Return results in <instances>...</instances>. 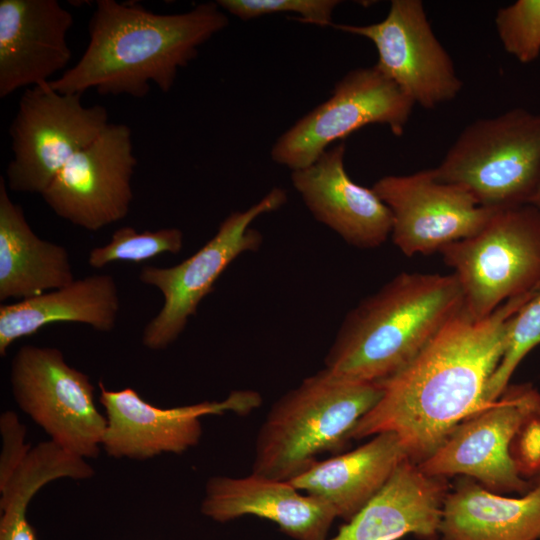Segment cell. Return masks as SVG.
Masks as SVG:
<instances>
[{
	"mask_svg": "<svg viewBox=\"0 0 540 540\" xmlns=\"http://www.w3.org/2000/svg\"><path fill=\"white\" fill-rule=\"evenodd\" d=\"M24 436L3 438L0 456V540H37L27 519L33 496L47 483L60 479H89L94 469L51 440L34 447Z\"/></svg>",
	"mask_w": 540,
	"mask_h": 540,
	"instance_id": "21",
	"label": "cell"
},
{
	"mask_svg": "<svg viewBox=\"0 0 540 540\" xmlns=\"http://www.w3.org/2000/svg\"><path fill=\"white\" fill-rule=\"evenodd\" d=\"M372 189L392 216L391 239L408 257L440 252L478 232L497 211L463 188L440 180L434 168L378 179Z\"/></svg>",
	"mask_w": 540,
	"mask_h": 540,
	"instance_id": "14",
	"label": "cell"
},
{
	"mask_svg": "<svg viewBox=\"0 0 540 540\" xmlns=\"http://www.w3.org/2000/svg\"><path fill=\"white\" fill-rule=\"evenodd\" d=\"M73 21L57 0L0 1V98L48 83L66 68Z\"/></svg>",
	"mask_w": 540,
	"mask_h": 540,
	"instance_id": "16",
	"label": "cell"
},
{
	"mask_svg": "<svg viewBox=\"0 0 540 540\" xmlns=\"http://www.w3.org/2000/svg\"><path fill=\"white\" fill-rule=\"evenodd\" d=\"M286 199L283 189L274 188L247 210L228 215L216 234L181 263L166 268H141L139 280L155 287L163 296L162 308L142 333L146 348L163 350L178 339L225 269L242 253L260 247L262 236L250 227L251 223L260 215L280 208Z\"/></svg>",
	"mask_w": 540,
	"mask_h": 540,
	"instance_id": "9",
	"label": "cell"
},
{
	"mask_svg": "<svg viewBox=\"0 0 540 540\" xmlns=\"http://www.w3.org/2000/svg\"><path fill=\"white\" fill-rule=\"evenodd\" d=\"M217 4L241 20L247 21L277 13H295L294 19L321 27L332 26V15L339 0H218Z\"/></svg>",
	"mask_w": 540,
	"mask_h": 540,
	"instance_id": "28",
	"label": "cell"
},
{
	"mask_svg": "<svg viewBox=\"0 0 540 540\" xmlns=\"http://www.w3.org/2000/svg\"><path fill=\"white\" fill-rule=\"evenodd\" d=\"M510 453L522 478L530 481L540 472V407L521 424L512 440Z\"/></svg>",
	"mask_w": 540,
	"mask_h": 540,
	"instance_id": "29",
	"label": "cell"
},
{
	"mask_svg": "<svg viewBox=\"0 0 540 540\" xmlns=\"http://www.w3.org/2000/svg\"><path fill=\"white\" fill-rule=\"evenodd\" d=\"M229 24L217 2L160 14L140 4L99 0L90 18L89 42L77 63L52 79L62 93L146 96L152 84L173 87L199 47Z\"/></svg>",
	"mask_w": 540,
	"mask_h": 540,
	"instance_id": "2",
	"label": "cell"
},
{
	"mask_svg": "<svg viewBox=\"0 0 540 540\" xmlns=\"http://www.w3.org/2000/svg\"><path fill=\"white\" fill-rule=\"evenodd\" d=\"M498 38L505 51L522 64L540 56V0H517L495 16Z\"/></svg>",
	"mask_w": 540,
	"mask_h": 540,
	"instance_id": "27",
	"label": "cell"
},
{
	"mask_svg": "<svg viewBox=\"0 0 540 540\" xmlns=\"http://www.w3.org/2000/svg\"><path fill=\"white\" fill-rule=\"evenodd\" d=\"M81 97L59 92L49 82L22 94L9 127L13 156L5 181L10 190L41 195L68 160L110 125L104 106H85Z\"/></svg>",
	"mask_w": 540,
	"mask_h": 540,
	"instance_id": "7",
	"label": "cell"
},
{
	"mask_svg": "<svg viewBox=\"0 0 540 540\" xmlns=\"http://www.w3.org/2000/svg\"><path fill=\"white\" fill-rule=\"evenodd\" d=\"M530 204L533 205L534 207H536L538 210H540V186L538 187V189H537L534 197L532 198Z\"/></svg>",
	"mask_w": 540,
	"mask_h": 540,
	"instance_id": "30",
	"label": "cell"
},
{
	"mask_svg": "<svg viewBox=\"0 0 540 540\" xmlns=\"http://www.w3.org/2000/svg\"><path fill=\"white\" fill-rule=\"evenodd\" d=\"M475 320L505 302L540 290V210L531 204L497 210L475 234L440 251Z\"/></svg>",
	"mask_w": 540,
	"mask_h": 540,
	"instance_id": "6",
	"label": "cell"
},
{
	"mask_svg": "<svg viewBox=\"0 0 540 540\" xmlns=\"http://www.w3.org/2000/svg\"><path fill=\"white\" fill-rule=\"evenodd\" d=\"M345 151L344 142L328 148L310 166L292 171V184L314 218L348 244L379 247L391 235V212L372 188L349 177Z\"/></svg>",
	"mask_w": 540,
	"mask_h": 540,
	"instance_id": "17",
	"label": "cell"
},
{
	"mask_svg": "<svg viewBox=\"0 0 540 540\" xmlns=\"http://www.w3.org/2000/svg\"><path fill=\"white\" fill-rule=\"evenodd\" d=\"M99 387L107 420L102 447L114 458L144 460L183 453L198 444L203 416L244 413L260 403L255 392L234 391L221 402L161 408L146 402L133 388L108 390L101 381Z\"/></svg>",
	"mask_w": 540,
	"mask_h": 540,
	"instance_id": "15",
	"label": "cell"
},
{
	"mask_svg": "<svg viewBox=\"0 0 540 540\" xmlns=\"http://www.w3.org/2000/svg\"><path fill=\"white\" fill-rule=\"evenodd\" d=\"M538 407L540 392L533 385H508L496 401L459 423L418 467L434 477H469L497 494H526L531 483L518 473L510 447Z\"/></svg>",
	"mask_w": 540,
	"mask_h": 540,
	"instance_id": "11",
	"label": "cell"
},
{
	"mask_svg": "<svg viewBox=\"0 0 540 540\" xmlns=\"http://www.w3.org/2000/svg\"><path fill=\"white\" fill-rule=\"evenodd\" d=\"M380 382H355L323 369L280 397L256 439L252 473L290 481L323 453L342 449L382 396Z\"/></svg>",
	"mask_w": 540,
	"mask_h": 540,
	"instance_id": "4",
	"label": "cell"
},
{
	"mask_svg": "<svg viewBox=\"0 0 540 540\" xmlns=\"http://www.w3.org/2000/svg\"><path fill=\"white\" fill-rule=\"evenodd\" d=\"M448 491L447 478L429 476L406 459L335 536L324 540H398L409 534L436 540Z\"/></svg>",
	"mask_w": 540,
	"mask_h": 540,
	"instance_id": "19",
	"label": "cell"
},
{
	"mask_svg": "<svg viewBox=\"0 0 540 540\" xmlns=\"http://www.w3.org/2000/svg\"><path fill=\"white\" fill-rule=\"evenodd\" d=\"M10 384L18 407L52 442L83 459L98 456L106 416L96 406L88 375L70 366L60 349L20 347L11 361Z\"/></svg>",
	"mask_w": 540,
	"mask_h": 540,
	"instance_id": "8",
	"label": "cell"
},
{
	"mask_svg": "<svg viewBox=\"0 0 540 540\" xmlns=\"http://www.w3.org/2000/svg\"><path fill=\"white\" fill-rule=\"evenodd\" d=\"M332 27L370 40L378 54L375 66L414 104L436 108L455 99L463 87L420 0H392L386 17L373 24Z\"/></svg>",
	"mask_w": 540,
	"mask_h": 540,
	"instance_id": "12",
	"label": "cell"
},
{
	"mask_svg": "<svg viewBox=\"0 0 540 540\" xmlns=\"http://www.w3.org/2000/svg\"><path fill=\"white\" fill-rule=\"evenodd\" d=\"M136 165L130 128L110 123L68 160L41 196L58 217L98 231L129 213Z\"/></svg>",
	"mask_w": 540,
	"mask_h": 540,
	"instance_id": "13",
	"label": "cell"
},
{
	"mask_svg": "<svg viewBox=\"0 0 540 540\" xmlns=\"http://www.w3.org/2000/svg\"><path fill=\"white\" fill-rule=\"evenodd\" d=\"M201 512L217 522L254 515L276 523L295 540H324L333 509L324 501L302 494L289 481L251 473L245 477L216 476L208 480Z\"/></svg>",
	"mask_w": 540,
	"mask_h": 540,
	"instance_id": "18",
	"label": "cell"
},
{
	"mask_svg": "<svg viewBox=\"0 0 540 540\" xmlns=\"http://www.w3.org/2000/svg\"><path fill=\"white\" fill-rule=\"evenodd\" d=\"M532 488H540V472L530 480Z\"/></svg>",
	"mask_w": 540,
	"mask_h": 540,
	"instance_id": "31",
	"label": "cell"
},
{
	"mask_svg": "<svg viewBox=\"0 0 540 540\" xmlns=\"http://www.w3.org/2000/svg\"><path fill=\"white\" fill-rule=\"evenodd\" d=\"M120 311L118 285L112 275L95 274L38 296L0 306V355L16 340L55 322H76L108 333Z\"/></svg>",
	"mask_w": 540,
	"mask_h": 540,
	"instance_id": "22",
	"label": "cell"
},
{
	"mask_svg": "<svg viewBox=\"0 0 540 540\" xmlns=\"http://www.w3.org/2000/svg\"><path fill=\"white\" fill-rule=\"evenodd\" d=\"M462 308L453 273H400L346 315L325 369L349 381L385 380L409 364Z\"/></svg>",
	"mask_w": 540,
	"mask_h": 540,
	"instance_id": "3",
	"label": "cell"
},
{
	"mask_svg": "<svg viewBox=\"0 0 540 540\" xmlns=\"http://www.w3.org/2000/svg\"><path fill=\"white\" fill-rule=\"evenodd\" d=\"M434 170L483 207L530 204L540 186V114L515 107L471 122Z\"/></svg>",
	"mask_w": 540,
	"mask_h": 540,
	"instance_id": "5",
	"label": "cell"
},
{
	"mask_svg": "<svg viewBox=\"0 0 540 540\" xmlns=\"http://www.w3.org/2000/svg\"><path fill=\"white\" fill-rule=\"evenodd\" d=\"M439 537L540 540V488H532L520 497H505L463 476L444 499Z\"/></svg>",
	"mask_w": 540,
	"mask_h": 540,
	"instance_id": "24",
	"label": "cell"
},
{
	"mask_svg": "<svg viewBox=\"0 0 540 540\" xmlns=\"http://www.w3.org/2000/svg\"><path fill=\"white\" fill-rule=\"evenodd\" d=\"M183 242V232L176 227L137 232L123 226L113 232L110 242L89 252L88 264L101 269L113 262L141 263L164 253L178 254Z\"/></svg>",
	"mask_w": 540,
	"mask_h": 540,
	"instance_id": "25",
	"label": "cell"
},
{
	"mask_svg": "<svg viewBox=\"0 0 540 540\" xmlns=\"http://www.w3.org/2000/svg\"><path fill=\"white\" fill-rule=\"evenodd\" d=\"M414 105L375 65L355 68L335 84L326 101L276 140L271 158L292 171L308 167L334 141L371 124L401 136Z\"/></svg>",
	"mask_w": 540,
	"mask_h": 540,
	"instance_id": "10",
	"label": "cell"
},
{
	"mask_svg": "<svg viewBox=\"0 0 540 540\" xmlns=\"http://www.w3.org/2000/svg\"><path fill=\"white\" fill-rule=\"evenodd\" d=\"M539 344L540 290L509 322L504 353L485 389L483 402L486 406L502 395L518 365Z\"/></svg>",
	"mask_w": 540,
	"mask_h": 540,
	"instance_id": "26",
	"label": "cell"
},
{
	"mask_svg": "<svg viewBox=\"0 0 540 540\" xmlns=\"http://www.w3.org/2000/svg\"><path fill=\"white\" fill-rule=\"evenodd\" d=\"M536 293L480 320L462 308L409 364L380 381L381 398L350 439L393 432L410 461L430 457L459 423L486 407L485 389L504 353L509 322Z\"/></svg>",
	"mask_w": 540,
	"mask_h": 540,
	"instance_id": "1",
	"label": "cell"
},
{
	"mask_svg": "<svg viewBox=\"0 0 540 540\" xmlns=\"http://www.w3.org/2000/svg\"><path fill=\"white\" fill-rule=\"evenodd\" d=\"M75 280L67 249L38 237L0 178V301L24 300Z\"/></svg>",
	"mask_w": 540,
	"mask_h": 540,
	"instance_id": "23",
	"label": "cell"
},
{
	"mask_svg": "<svg viewBox=\"0 0 540 540\" xmlns=\"http://www.w3.org/2000/svg\"><path fill=\"white\" fill-rule=\"evenodd\" d=\"M408 459L393 432L377 435L345 454L317 461L289 482L299 491L327 503L345 521L353 518Z\"/></svg>",
	"mask_w": 540,
	"mask_h": 540,
	"instance_id": "20",
	"label": "cell"
}]
</instances>
